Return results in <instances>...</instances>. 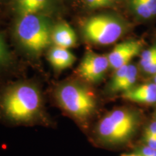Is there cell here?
<instances>
[{"instance_id": "1", "label": "cell", "mask_w": 156, "mask_h": 156, "mask_svg": "<svg viewBox=\"0 0 156 156\" xmlns=\"http://www.w3.org/2000/svg\"><path fill=\"white\" fill-rule=\"evenodd\" d=\"M42 96L38 87L29 83L7 87L0 95V119L17 125L46 121Z\"/></svg>"}, {"instance_id": "2", "label": "cell", "mask_w": 156, "mask_h": 156, "mask_svg": "<svg viewBox=\"0 0 156 156\" xmlns=\"http://www.w3.org/2000/svg\"><path fill=\"white\" fill-rule=\"evenodd\" d=\"M141 124V115L136 109L126 107L113 109L95 126V139L107 147L124 145L135 136Z\"/></svg>"}, {"instance_id": "3", "label": "cell", "mask_w": 156, "mask_h": 156, "mask_svg": "<svg viewBox=\"0 0 156 156\" xmlns=\"http://www.w3.org/2000/svg\"><path fill=\"white\" fill-rule=\"evenodd\" d=\"M55 99L60 108L80 125L86 124L96 110L94 94L78 82L61 84L55 91Z\"/></svg>"}, {"instance_id": "4", "label": "cell", "mask_w": 156, "mask_h": 156, "mask_svg": "<svg viewBox=\"0 0 156 156\" xmlns=\"http://www.w3.org/2000/svg\"><path fill=\"white\" fill-rule=\"evenodd\" d=\"M15 36L25 50L38 54L51 43L52 28L47 18L41 15H20L15 28Z\"/></svg>"}, {"instance_id": "5", "label": "cell", "mask_w": 156, "mask_h": 156, "mask_svg": "<svg viewBox=\"0 0 156 156\" xmlns=\"http://www.w3.org/2000/svg\"><path fill=\"white\" fill-rule=\"evenodd\" d=\"M124 25L119 20L106 15H100L87 20L83 34L89 41L98 45L114 44L123 35Z\"/></svg>"}, {"instance_id": "6", "label": "cell", "mask_w": 156, "mask_h": 156, "mask_svg": "<svg viewBox=\"0 0 156 156\" xmlns=\"http://www.w3.org/2000/svg\"><path fill=\"white\" fill-rule=\"evenodd\" d=\"M110 68L107 56L88 51L85 54L78 67V74L85 81L96 83L104 77Z\"/></svg>"}, {"instance_id": "7", "label": "cell", "mask_w": 156, "mask_h": 156, "mask_svg": "<svg viewBox=\"0 0 156 156\" xmlns=\"http://www.w3.org/2000/svg\"><path fill=\"white\" fill-rule=\"evenodd\" d=\"M143 46L141 41H128L117 44L107 56L111 69L115 70L127 65L134 57L140 54Z\"/></svg>"}, {"instance_id": "8", "label": "cell", "mask_w": 156, "mask_h": 156, "mask_svg": "<svg viewBox=\"0 0 156 156\" xmlns=\"http://www.w3.org/2000/svg\"><path fill=\"white\" fill-rule=\"evenodd\" d=\"M122 97L136 103L146 104L156 103V85L154 83L143 84L123 93Z\"/></svg>"}, {"instance_id": "9", "label": "cell", "mask_w": 156, "mask_h": 156, "mask_svg": "<svg viewBox=\"0 0 156 156\" xmlns=\"http://www.w3.org/2000/svg\"><path fill=\"white\" fill-rule=\"evenodd\" d=\"M51 41L56 46L69 48L76 44L77 37L69 25L66 23H60L52 29Z\"/></svg>"}, {"instance_id": "10", "label": "cell", "mask_w": 156, "mask_h": 156, "mask_svg": "<svg viewBox=\"0 0 156 156\" xmlns=\"http://www.w3.org/2000/svg\"><path fill=\"white\" fill-rule=\"evenodd\" d=\"M48 59L54 69L61 71L71 67L75 63L76 57L69 48L55 46L48 52Z\"/></svg>"}, {"instance_id": "11", "label": "cell", "mask_w": 156, "mask_h": 156, "mask_svg": "<svg viewBox=\"0 0 156 156\" xmlns=\"http://www.w3.org/2000/svg\"><path fill=\"white\" fill-rule=\"evenodd\" d=\"M48 0H16V7L20 15L34 14L46 6Z\"/></svg>"}, {"instance_id": "12", "label": "cell", "mask_w": 156, "mask_h": 156, "mask_svg": "<svg viewBox=\"0 0 156 156\" xmlns=\"http://www.w3.org/2000/svg\"><path fill=\"white\" fill-rule=\"evenodd\" d=\"M138 76L137 67L134 64H129L127 72L121 84L119 92L124 93L126 91L129 90L130 89L133 88L134 84L136 81V78Z\"/></svg>"}, {"instance_id": "13", "label": "cell", "mask_w": 156, "mask_h": 156, "mask_svg": "<svg viewBox=\"0 0 156 156\" xmlns=\"http://www.w3.org/2000/svg\"><path fill=\"white\" fill-rule=\"evenodd\" d=\"M132 8L138 17L142 19H150L153 17L149 7L144 0H130Z\"/></svg>"}, {"instance_id": "14", "label": "cell", "mask_w": 156, "mask_h": 156, "mask_svg": "<svg viewBox=\"0 0 156 156\" xmlns=\"http://www.w3.org/2000/svg\"><path fill=\"white\" fill-rule=\"evenodd\" d=\"M11 55L5 40L0 35V68L7 67L11 63Z\"/></svg>"}, {"instance_id": "15", "label": "cell", "mask_w": 156, "mask_h": 156, "mask_svg": "<svg viewBox=\"0 0 156 156\" xmlns=\"http://www.w3.org/2000/svg\"><path fill=\"white\" fill-rule=\"evenodd\" d=\"M156 58V46H154L153 47L147 48V50H145L142 52L140 55V65L141 68L145 67L146 64L153 60Z\"/></svg>"}, {"instance_id": "16", "label": "cell", "mask_w": 156, "mask_h": 156, "mask_svg": "<svg viewBox=\"0 0 156 156\" xmlns=\"http://www.w3.org/2000/svg\"><path fill=\"white\" fill-rule=\"evenodd\" d=\"M142 69L147 75H156V58L146 64Z\"/></svg>"}, {"instance_id": "17", "label": "cell", "mask_w": 156, "mask_h": 156, "mask_svg": "<svg viewBox=\"0 0 156 156\" xmlns=\"http://www.w3.org/2000/svg\"><path fill=\"white\" fill-rule=\"evenodd\" d=\"M155 150L147 145H144L141 147L136 151V154L139 156H153L155 153Z\"/></svg>"}, {"instance_id": "18", "label": "cell", "mask_w": 156, "mask_h": 156, "mask_svg": "<svg viewBox=\"0 0 156 156\" xmlns=\"http://www.w3.org/2000/svg\"><path fill=\"white\" fill-rule=\"evenodd\" d=\"M142 139H143L144 143H145V145L149 146V147L156 151V136L144 134Z\"/></svg>"}, {"instance_id": "19", "label": "cell", "mask_w": 156, "mask_h": 156, "mask_svg": "<svg viewBox=\"0 0 156 156\" xmlns=\"http://www.w3.org/2000/svg\"><path fill=\"white\" fill-rule=\"evenodd\" d=\"M144 134H150V135L156 136V121H154L153 122L151 123L146 127Z\"/></svg>"}, {"instance_id": "20", "label": "cell", "mask_w": 156, "mask_h": 156, "mask_svg": "<svg viewBox=\"0 0 156 156\" xmlns=\"http://www.w3.org/2000/svg\"><path fill=\"white\" fill-rule=\"evenodd\" d=\"M149 7L153 17L156 16V0H144Z\"/></svg>"}, {"instance_id": "21", "label": "cell", "mask_w": 156, "mask_h": 156, "mask_svg": "<svg viewBox=\"0 0 156 156\" xmlns=\"http://www.w3.org/2000/svg\"><path fill=\"white\" fill-rule=\"evenodd\" d=\"M87 5L89 6L90 8H98V7H102L101 5V0H85Z\"/></svg>"}, {"instance_id": "22", "label": "cell", "mask_w": 156, "mask_h": 156, "mask_svg": "<svg viewBox=\"0 0 156 156\" xmlns=\"http://www.w3.org/2000/svg\"><path fill=\"white\" fill-rule=\"evenodd\" d=\"M122 156H139V155H138L136 153H134V154H124V155H122Z\"/></svg>"}, {"instance_id": "23", "label": "cell", "mask_w": 156, "mask_h": 156, "mask_svg": "<svg viewBox=\"0 0 156 156\" xmlns=\"http://www.w3.org/2000/svg\"><path fill=\"white\" fill-rule=\"evenodd\" d=\"M154 83L156 85V75H155V77H154Z\"/></svg>"}, {"instance_id": "24", "label": "cell", "mask_w": 156, "mask_h": 156, "mask_svg": "<svg viewBox=\"0 0 156 156\" xmlns=\"http://www.w3.org/2000/svg\"><path fill=\"white\" fill-rule=\"evenodd\" d=\"M153 156H156V151H155V153H154V155H153Z\"/></svg>"}, {"instance_id": "25", "label": "cell", "mask_w": 156, "mask_h": 156, "mask_svg": "<svg viewBox=\"0 0 156 156\" xmlns=\"http://www.w3.org/2000/svg\"><path fill=\"white\" fill-rule=\"evenodd\" d=\"M155 121H156V113H155Z\"/></svg>"}]
</instances>
